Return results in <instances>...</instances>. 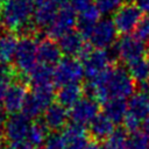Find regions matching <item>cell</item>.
<instances>
[{
    "label": "cell",
    "instance_id": "6da1fadb",
    "mask_svg": "<svg viewBox=\"0 0 149 149\" xmlns=\"http://www.w3.org/2000/svg\"><path fill=\"white\" fill-rule=\"evenodd\" d=\"M88 90L92 95L100 101L112 98L126 99L134 93L135 83L127 69L121 66L109 68L97 79L88 83Z\"/></svg>",
    "mask_w": 149,
    "mask_h": 149
},
{
    "label": "cell",
    "instance_id": "7a4b0ae2",
    "mask_svg": "<svg viewBox=\"0 0 149 149\" xmlns=\"http://www.w3.org/2000/svg\"><path fill=\"white\" fill-rule=\"evenodd\" d=\"M149 118V92L140 90L133 93L127 102V115L125 126L130 132H137L141 125Z\"/></svg>",
    "mask_w": 149,
    "mask_h": 149
},
{
    "label": "cell",
    "instance_id": "3957f363",
    "mask_svg": "<svg viewBox=\"0 0 149 149\" xmlns=\"http://www.w3.org/2000/svg\"><path fill=\"white\" fill-rule=\"evenodd\" d=\"M80 58L84 68V76H86L88 81H92L105 73L111 68V63L113 61L109 51L102 49L91 50L88 48L83 52Z\"/></svg>",
    "mask_w": 149,
    "mask_h": 149
},
{
    "label": "cell",
    "instance_id": "277c9868",
    "mask_svg": "<svg viewBox=\"0 0 149 149\" xmlns=\"http://www.w3.org/2000/svg\"><path fill=\"white\" fill-rule=\"evenodd\" d=\"M37 41L31 36H23L19 41L14 56V64L20 73L29 74L37 65Z\"/></svg>",
    "mask_w": 149,
    "mask_h": 149
},
{
    "label": "cell",
    "instance_id": "5b68a950",
    "mask_svg": "<svg viewBox=\"0 0 149 149\" xmlns=\"http://www.w3.org/2000/svg\"><path fill=\"white\" fill-rule=\"evenodd\" d=\"M84 77L83 64L76 57L62 58L54 69V84L62 87L69 84H78Z\"/></svg>",
    "mask_w": 149,
    "mask_h": 149
},
{
    "label": "cell",
    "instance_id": "8992f818",
    "mask_svg": "<svg viewBox=\"0 0 149 149\" xmlns=\"http://www.w3.org/2000/svg\"><path fill=\"white\" fill-rule=\"evenodd\" d=\"M118 29L113 20L105 17L100 19L97 24L93 27L92 31L88 35V41L92 47L95 49L107 50L116 40Z\"/></svg>",
    "mask_w": 149,
    "mask_h": 149
},
{
    "label": "cell",
    "instance_id": "52a82bcc",
    "mask_svg": "<svg viewBox=\"0 0 149 149\" xmlns=\"http://www.w3.org/2000/svg\"><path fill=\"white\" fill-rule=\"evenodd\" d=\"M31 127L30 119L27 118L23 113L10 114L9 118L6 119L3 125V136L9 142H17L26 140Z\"/></svg>",
    "mask_w": 149,
    "mask_h": 149
},
{
    "label": "cell",
    "instance_id": "ba28073f",
    "mask_svg": "<svg viewBox=\"0 0 149 149\" xmlns=\"http://www.w3.org/2000/svg\"><path fill=\"white\" fill-rule=\"evenodd\" d=\"M142 12L136 7V5L126 3L122 5L113 16V22L121 34L128 35L130 31L135 30L139 22L142 20Z\"/></svg>",
    "mask_w": 149,
    "mask_h": 149
},
{
    "label": "cell",
    "instance_id": "9c48e42d",
    "mask_svg": "<svg viewBox=\"0 0 149 149\" xmlns=\"http://www.w3.org/2000/svg\"><path fill=\"white\" fill-rule=\"evenodd\" d=\"M77 24V16L76 12L70 7H62L50 26L47 28V33L50 36V38H61L66 33L73 30V27Z\"/></svg>",
    "mask_w": 149,
    "mask_h": 149
},
{
    "label": "cell",
    "instance_id": "30bf717a",
    "mask_svg": "<svg viewBox=\"0 0 149 149\" xmlns=\"http://www.w3.org/2000/svg\"><path fill=\"white\" fill-rule=\"evenodd\" d=\"M147 52L146 44L135 36L123 35L115 45V54L125 63H130L137 58L144 57Z\"/></svg>",
    "mask_w": 149,
    "mask_h": 149
},
{
    "label": "cell",
    "instance_id": "8fae6325",
    "mask_svg": "<svg viewBox=\"0 0 149 149\" xmlns=\"http://www.w3.org/2000/svg\"><path fill=\"white\" fill-rule=\"evenodd\" d=\"M69 114L72 122L81 126L88 125L99 114V104L94 97H83L73 107H71Z\"/></svg>",
    "mask_w": 149,
    "mask_h": 149
},
{
    "label": "cell",
    "instance_id": "7c38bea8",
    "mask_svg": "<svg viewBox=\"0 0 149 149\" xmlns=\"http://www.w3.org/2000/svg\"><path fill=\"white\" fill-rule=\"evenodd\" d=\"M27 94H28L27 87L23 83L20 81L12 83L2 100V106L5 112L9 114H16L20 111H22Z\"/></svg>",
    "mask_w": 149,
    "mask_h": 149
},
{
    "label": "cell",
    "instance_id": "4fadbf2b",
    "mask_svg": "<svg viewBox=\"0 0 149 149\" xmlns=\"http://www.w3.org/2000/svg\"><path fill=\"white\" fill-rule=\"evenodd\" d=\"M70 114L64 106L58 102H52L43 112V123L50 132H58L64 129L68 125V119Z\"/></svg>",
    "mask_w": 149,
    "mask_h": 149
},
{
    "label": "cell",
    "instance_id": "5bb4252c",
    "mask_svg": "<svg viewBox=\"0 0 149 149\" xmlns=\"http://www.w3.org/2000/svg\"><path fill=\"white\" fill-rule=\"evenodd\" d=\"M58 45L62 54H65L68 57H80L87 49L84 43V36L76 30H71L58 38Z\"/></svg>",
    "mask_w": 149,
    "mask_h": 149
},
{
    "label": "cell",
    "instance_id": "9a60e30c",
    "mask_svg": "<svg viewBox=\"0 0 149 149\" xmlns=\"http://www.w3.org/2000/svg\"><path fill=\"white\" fill-rule=\"evenodd\" d=\"M62 59V51L59 45L51 38H44L37 47V61L40 64L51 66L56 65Z\"/></svg>",
    "mask_w": 149,
    "mask_h": 149
},
{
    "label": "cell",
    "instance_id": "2e32d148",
    "mask_svg": "<svg viewBox=\"0 0 149 149\" xmlns=\"http://www.w3.org/2000/svg\"><path fill=\"white\" fill-rule=\"evenodd\" d=\"M57 12V5L52 0H40L33 13L34 24L38 28H48Z\"/></svg>",
    "mask_w": 149,
    "mask_h": 149
},
{
    "label": "cell",
    "instance_id": "e0dca14e",
    "mask_svg": "<svg viewBox=\"0 0 149 149\" xmlns=\"http://www.w3.org/2000/svg\"><path fill=\"white\" fill-rule=\"evenodd\" d=\"M114 130V123L104 113L98 114L88 123V134L95 141L106 140Z\"/></svg>",
    "mask_w": 149,
    "mask_h": 149
},
{
    "label": "cell",
    "instance_id": "ac0fdd59",
    "mask_svg": "<svg viewBox=\"0 0 149 149\" xmlns=\"http://www.w3.org/2000/svg\"><path fill=\"white\" fill-rule=\"evenodd\" d=\"M104 114L113 122L120 123L125 121L127 115V101L122 98H112L102 104Z\"/></svg>",
    "mask_w": 149,
    "mask_h": 149
},
{
    "label": "cell",
    "instance_id": "d6986e66",
    "mask_svg": "<svg viewBox=\"0 0 149 149\" xmlns=\"http://www.w3.org/2000/svg\"><path fill=\"white\" fill-rule=\"evenodd\" d=\"M100 12L98 10V8L95 7V5H92L91 7H88L87 9L78 13V17H77V26L79 28V33L84 36V37H88L90 33L92 31L93 27L97 24V22L100 20L99 19Z\"/></svg>",
    "mask_w": 149,
    "mask_h": 149
},
{
    "label": "cell",
    "instance_id": "ffe728a7",
    "mask_svg": "<svg viewBox=\"0 0 149 149\" xmlns=\"http://www.w3.org/2000/svg\"><path fill=\"white\" fill-rule=\"evenodd\" d=\"M83 88L79 84H69L65 86L59 87L56 97H57V102L64 106L65 108L68 107H73L83 97Z\"/></svg>",
    "mask_w": 149,
    "mask_h": 149
},
{
    "label": "cell",
    "instance_id": "44dd1931",
    "mask_svg": "<svg viewBox=\"0 0 149 149\" xmlns=\"http://www.w3.org/2000/svg\"><path fill=\"white\" fill-rule=\"evenodd\" d=\"M28 81L34 88L41 87V86L52 85V83H54V69L51 66L43 65V64L38 63L33 69V71L28 74Z\"/></svg>",
    "mask_w": 149,
    "mask_h": 149
},
{
    "label": "cell",
    "instance_id": "7402d4cb",
    "mask_svg": "<svg viewBox=\"0 0 149 149\" xmlns=\"http://www.w3.org/2000/svg\"><path fill=\"white\" fill-rule=\"evenodd\" d=\"M17 43L19 41L12 33H7L0 36V64L8 65V63L14 61Z\"/></svg>",
    "mask_w": 149,
    "mask_h": 149
},
{
    "label": "cell",
    "instance_id": "603a6c76",
    "mask_svg": "<svg viewBox=\"0 0 149 149\" xmlns=\"http://www.w3.org/2000/svg\"><path fill=\"white\" fill-rule=\"evenodd\" d=\"M127 71L134 81L144 84L149 81V59L146 57L137 58L127 64Z\"/></svg>",
    "mask_w": 149,
    "mask_h": 149
},
{
    "label": "cell",
    "instance_id": "cb8c5ba5",
    "mask_svg": "<svg viewBox=\"0 0 149 149\" xmlns=\"http://www.w3.org/2000/svg\"><path fill=\"white\" fill-rule=\"evenodd\" d=\"M49 129L45 127V125L42 121H36L31 123V127L29 129L27 141L34 147V148H40L43 147L45 141L49 137Z\"/></svg>",
    "mask_w": 149,
    "mask_h": 149
},
{
    "label": "cell",
    "instance_id": "d4e9b609",
    "mask_svg": "<svg viewBox=\"0 0 149 149\" xmlns=\"http://www.w3.org/2000/svg\"><path fill=\"white\" fill-rule=\"evenodd\" d=\"M48 107L41 101V99L34 93L30 92L27 94V98L24 100L23 107H22V113L29 118V119H34L37 118L38 115L42 114V112H44Z\"/></svg>",
    "mask_w": 149,
    "mask_h": 149
},
{
    "label": "cell",
    "instance_id": "484cf974",
    "mask_svg": "<svg viewBox=\"0 0 149 149\" xmlns=\"http://www.w3.org/2000/svg\"><path fill=\"white\" fill-rule=\"evenodd\" d=\"M62 137L66 146L73 144V143H78L80 141L87 140V132L84 126L71 122V123L66 125L65 128L63 129Z\"/></svg>",
    "mask_w": 149,
    "mask_h": 149
},
{
    "label": "cell",
    "instance_id": "4316f807",
    "mask_svg": "<svg viewBox=\"0 0 149 149\" xmlns=\"http://www.w3.org/2000/svg\"><path fill=\"white\" fill-rule=\"evenodd\" d=\"M104 149H129L127 133L123 129H115L105 140Z\"/></svg>",
    "mask_w": 149,
    "mask_h": 149
},
{
    "label": "cell",
    "instance_id": "83f0119b",
    "mask_svg": "<svg viewBox=\"0 0 149 149\" xmlns=\"http://www.w3.org/2000/svg\"><path fill=\"white\" fill-rule=\"evenodd\" d=\"M13 70L8 65L0 64V102H2L9 86L12 85Z\"/></svg>",
    "mask_w": 149,
    "mask_h": 149
},
{
    "label": "cell",
    "instance_id": "f1b7e54d",
    "mask_svg": "<svg viewBox=\"0 0 149 149\" xmlns=\"http://www.w3.org/2000/svg\"><path fill=\"white\" fill-rule=\"evenodd\" d=\"M122 0H94V5L100 12V14H112L115 13L121 7Z\"/></svg>",
    "mask_w": 149,
    "mask_h": 149
},
{
    "label": "cell",
    "instance_id": "f546056e",
    "mask_svg": "<svg viewBox=\"0 0 149 149\" xmlns=\"http://www.w3.org/2000/svg\"><path fill=\"white\" fill-rule=\"evenodd\" d=\"M135 37L141 42H149V19H142L135 28Z\"/></svg>",
    "mask_w": 149,
    "mask_h": 149
},
{
    "label": "cell",
    "instance_id": "4dcf8cb0",
    "mask_svg": "<svg viewBox=\"0 0 149 149\" xmlns=\"http://www.w3.org/2000/svg\"><path fill=\"white\" fill-rule=\"evenodd\" d=\"M42 149H66V144L62 137V135L52 134L48 137Z\"/></svg>",
    "mask_w": 149,
    "mask_h": 149
},
{
    "label": "cell",
    "instance_id": "1f68e13d",
    "mask_svg": "<svg viewBox=\"0 0 149 149\" xmlns=\"http://www.w3.org/2000/svg\"><path fill=\"white\" fill-rule=\"evenodd\" d=\"M66 149H100V148L97 142L88 141V139H87V140H84L78 143L69 144V146H66Z\"/></svg>",
    "mask_w": 149,
    "mask_h": 149
},
{
    "label": "cell",
    "instance_id": "d6a6232c",
    "mask_svg": "<svg viewBox=\"0 0 149 149\" xmlns=\"http://www.w3.org/2000/svg\"><path fill=\"white\" fill-rule=\"evenodd\" d=\"M93 0H71V8L76 12V13H80L85 9H87L88 7H91Z\"/></svg>",
    "mask_w": 149,
    "mask_h": 149
},
{
    "label": "cell",
    "instance_id": "836d02e7",
    "mask_svg": "<svg viewBox=\"0 0 149 149\" xmlns=\"http://www.w3.org/2000/svg\"><path fill=\"white\" fill-rule=\"evenodd\" d=\"M8 149H35V148L27 140H22V141H17V142L10 143Z\"/></svg>",
    "mask_w": 149,
    "mask_h": 149
},
{
    "label": "cell",
    "instance_id": "e575fe53",
    "mask_svg": "<svg viewBox=\"0 0 149 149\" xmlns=\"http://www.w3.org/2000/svg\"><path fill=\"white\" fill-rule=\"evenodd\" d=\"M135 2L142 13H149V0H135Z\"/></svg>",
    "mask_w": 149,
    "mask_h": 149
},
{
    "label": "cell",
    "instance_id": "d590c367",
    "mask_svg": "<svg viewBox=\"0 0 149 149\" xmlns=\"http://www.w3.org/2000/svg\"><path fill=\"white\" fill-rule=\"evenodd\" d=\"M5 121H6L5 114H3L2 111H0V136H1V134L3 133V125H5Z\"/></svg>",
    "mask_w": 149,
    "mask_h": 149
},
{
    "label": "cell",
    "instance_id": "8d00e7d4",
    "mask_svg": "<svg viewBox=\"0 0 149 149\" xmlns=\"http://www.w3.org/2000/svg\"><path fill=\"white\" fill-rule=\"evenodd\" d=\"M142 127H143V133L147 134V135H149V118L143 122Z\"/></svg>",
    "mask_w": 149,
    "mask_h": 149
},
{
    "label": "cell",
    "instance_id": "74e56055",
    "mask_svg": "<svg viewBox=\"0 0 149 149\" xmlns=\"http://www.w3.org/2000/svg\"><path fill=\"white\" fill-rule=\"evenodd\" d=\"M52 1H54V2H55L57 6L59 5V6H63V7H64V6H65V5H66L69 1H71V0H52Z\"/></svg>",
    "mask_w": 149,
    "mask_h": 149
},
{
    "label": "cell",
    "instance_id": "f35d334b",
    "mask_svg": "<svg viewBox=\"0 0 149 149\" xmlns=\"http://www.w3.org/2000/svg\"><path fill=\"white\" fill-rule=\"evenodd\" d=\"M0 149H2V143H1V141H0Z\"/></svg>",
    "mask_w": 149,
    "mask_h": 149
},
{
    "label": "cell",
    "instance_id": "ab89813d",
    "mask_svg": "<svg viewBox=\"0 0 149 149\" xmlns=\"http://www.w3.org/2000/svg\"><path fill=\"white\" fill-rule=\"evenodd\" d=\"M126 1H133V0H126Z\"/></svg>",
    "mask_w": 149,
    "mask_h": 149
}]
</instances>
